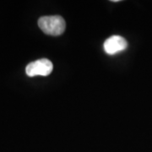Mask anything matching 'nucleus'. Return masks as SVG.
I'll return each mask as SVG.
<instances>
[{
	"instance_id": "1",
	"label": "nucleus",
	"mask_w": 152,
	"mask_h": 152,
	"mask_svg": "<svg viewBox=\"0 0 152 152\" xmlns=\"http://www.w3.org/2000/svg\"><path fill=\"white\" fill-rule=\"evenodd\" d=\"M38 26L45 34L58 37L64 32L66 23L62 16L53 15L41 17L38 20Z\"/></svg>"
},
{
	"instance_id": "2",
	"label": "nucleus",
	"mask_w": 152,
	"mask_h": 152,
	"mask_svg": "<svg viewBox=\"0 0 152 152\" xmlns=\"http://www.w3.org/2000/svg\"><path fill=\"white\" fill-rule=\"evenodd\" d=\"M53 69V63L48 58H42L30 63L26 68V73L29 77L48 76Z\"/></svg>"
},
{
	"instance_id": "3",
	"label": "nucleus",
	"mask_w": 152,
	"mask_h": 152,
	"mask_svg": "<svg viewBox=\"0 0 152 152\" xmlns=\"http://www.w3.org/2000/svg\"><path fill=\"white\" fill-rule=\"evenodd\" d=\"M128 48V42L120 36H113L107 38L103 44L104 51L110 55L124 51Z\"/></svg>"
},
{
	"instance_id": "4",
	"label": "nucleus",
	"mask_w": 152,
	"mask_h": 152,
	"mask_svg": "<svg viewBox=\"0 0 152 152\" xmlns=\"http://www.w3.org/2000/svg\"><path fill=\"white\" fill-rule=\"evenodd\" d=\"M112 2H114V3H117V2H120V0H112Z\"/></svg>"
}]
</instances>
